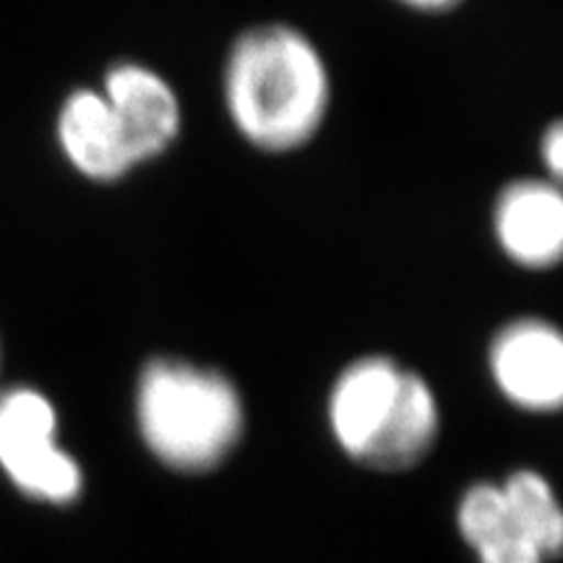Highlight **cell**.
<instances>
[{
    "instance_id": "cell-1",
    "label": "cell",
    "mask_w": 563,
    "mask_h": 563,
    "mask_svg": "<svg viewBox=\"0 0 563 563\" xmlns=\"http://www.w3.org/2000/svg\"><path fill=\"white\" fill-rule=\"evenodd\" d=\"M232 129L266 154L311 144L332 108V74L319 45L298 26L266 21L232 40L222 66Z\"/></svg>"
},
{
    "instance_id": "cell-2",
    "label": "cell",
    "mask_w": 563,
    "mask_h": 563,
    "mask_svg": "<svg viewBox=\"0 0 563 563\" xmlns=\"http://www.w3.org/2000/svg\"><path fill=\"white\" fill-rule=\"evenodd\" d=\"M136 428L146 452L180 475H207L245 435L243 394L228 373L180 357H154L136 382Z\"/></svg>"
},
{
    "instance_id": "cell-3",
    "label": "cell",
    "mask_w": 563,
    "mask_h": 563,
    "mask_svg": "<svg viewBox=\"0 0 563 563\" xmlns=\"http://www.w3.org/2000/svg\"><path fill=\"white\" fill-rule=\"evenodd\" d=\"M454 522L477 563H553L563 555V501L538 470L473 483L456 501Z\"/></svg>"
},
{
    "instance_id": "cell-4",
    "label": "cell",
    "mask_w": 563,
    "mask_h": 563,
    "mask_svg": "<svg viewBox=\"0 0 563 563\" xmlns=\"http://www.w3.org/2000/svg\"><path fill=\"white\" fill-rule=\"evenodd\" d=\"M0 470L37 504L68 506L81 498L84 473L58 443V415L45 394L26 386L0 394Z\"/></svg>"
},
{
    "instance_id": "cell-5",
    "label": "cell",
    "mask_w": 563,
    "mask_h": 563,
    "mask_svg": "<svg viewBox=\"0 0 563 563\" xmlns=\"http://www.w3.org/2000/svg\"><path fill=\"white\" fill-rule=\"evenodd\" d=\"M496 391L530 415L563 412V329L540 316L504 323L488 344Z\"/></svg>"
},
{
    "instance_id": "cell-6",
    "label": "cell",
    "mask_w": 563,
    "mask_h": 563,
    "mask_svg": "<svg viewBox=\"0 0 563 563\" xmlns=\"http://www.w3.org/2000/svg\"><path fill=\"white\" fill-rule=\"evenodd\" d=\"M407 368L389 355H363L336 373L327 397V426L347 460L365 464L389 428Z\"/></svg>"
},
{
    "instance_id": "cell-7",
    "label": "cell",
    "mask_w": 563,
    "mask_h": 563,
    "mask_svg": "<svg viewBox=\"0 0 563 563\" xmlns=\"http://www.w3.org/2000/svg\"><path fill=\"white\" fill-rule=\"evenodd\" d=\"M498 251L527 272L563 264V188L545 178H517L498 191L490 211Z\"/></svg>"
},
{
    "instance_id": "cell-8",
    "label": "cell",
    "mask_w": 563,
    "mask_h": 563,
    "mask_svg": "<svg viewBox=\"0 0 563 563\" xmlns=\"http://www.w3.org/2000/svg\"><path fill=\"white\" fill-rule=\"evenodd\" d=\"M121 125L125 144L136 159L150 162L165 154L180 136L183 110L173 84L141 63L112 66L100 89Z\"/></svg>"
},
{
    "instance_id": "cell-9",
    "label": "cell",
    "mask_w": 563,
    "mask_h": 563,
    "mask_svg": "<svg viewBox=\"0 0 563 563\" xmlns=\"http://www.w3.org/2000/svg\"><path fill=\"white\" fill-rule=\"evenodd\" d=\"M58 139L70 165L91 180H121L139 167L102 91L79 89L63 102Z\"/></svg>"
},
{
    "instance_id": "cell-10",
    "label": "cell",
    "mask_w": 563,
    "mask_h": 563,
    "mask_svg": "<svg viewBox=\"0 0 563 563\" xmlns=\"http://www.w3.org/2000/svg\"><path fill=\"white\" fill-rule=\"evenodd\" d=\"M441 435L439 394L422 373L407 368L402 391L394 407L391 422L378 446L373 449L368 467L378 473H405L418 467L433 452Z\"/></svg>"
},
{
    "instance_id": "cell-11",
    "label": "cell",
    "mask_w": 563,
    "mask_h": 563,
    "mask_svg": "<svg viewBox=\"0 0 563 563\" xmlns=\"http://www.w3.org/2000/svg\"><path fill=\"white\" fill-rule=\"evenodd\" d=\"M540 162H543L545 180L563 188V118H555L545 125L540 136Z\"/></svg>"
},
{
    "instance_id": "cell-12",
    "label": "cell",
    "mask_w": 563,
    "mask_h": 563,
    "mask_svg": "<svg viewBox=\"0 0 563 563\" xmlns=\"http://www.w3.org/2000/svg\"><path fill=\"white\" fill-rule=\"evenodd\" d=\"M394 3L405 5V9L418 11V13H446V11H454L456 5H462L464 0H394Z\"/></svg>"
}]
</instances>
